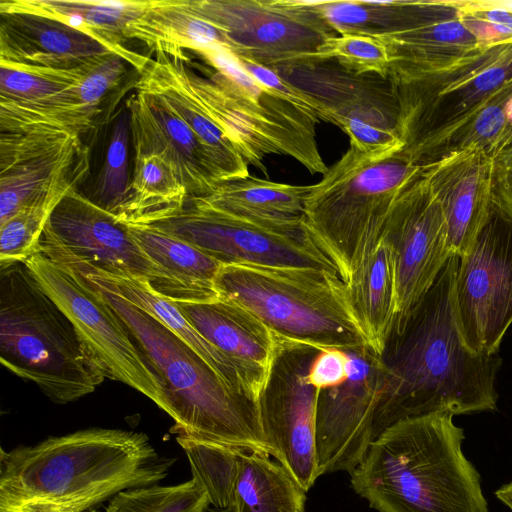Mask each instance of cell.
I'll list each match as a JSON object with an SVG mask.
<instances>
[{
  "instance_id": "40",
  "label": "cell",
  "mask_w": 512,
  "mask_h": 512,
  "mask_svg": "<svg viewBox=\"0 0 512 512\" xmlns=\"http://www.w3.org/2000/svg\"><path fill=\"white\" fill-rule=\"evenodd\" d=\"M334 61L346 71L389 78L391 60L384 42L377 37L340 34L325 40L314 55V62Z\"/></svg>"
},
{
  "instance_id": "18",
  "label": "cell",
  "mask_w": 512,
  "mask_h": 512,
  "mask_svg": "<svg viewBox=\"0 0 512 512\" xmlns=\"http://www.w3.org/2000/svg\"><path fill=\"white\" fill-rule=\"evenodd\" d=\"M380 239L391 255L396 291L395 326L432 287L451 255L446 222L428 177V165L393 206Z\"/></svg>"
},
{
  "instance_id": "10",
  "label": "cell",
  "mask_w": 512,
  "mask_h": 512,
  "mask_svg": "<svg viewBox=\"0 0 512 512\" xmlns=\"http://www.w3.org/2000/svg\"><path fill=\"white\" fill-rule=\"evenodd\" d=\"M218 27L230 52L276 70L314 62L320 45L338 35L306 0H187Z\"/></svg>"
},
{
  "instance_id": "36",
  "label": "cell",
  "mask_w": 512,
  "mask_h": 512,
  "mask_svg": "<svg viewBox=\"0 0 512 512\" xmlns=\"http://www.w3.org/2000/svg\"><path fill=\"white\" fill-rule=\"evenodd\" d=\"M187 455L192 478L206 491L210 505L230 509L238 470L236 447L177 435Z\"/></svg>"
},
{
  "instance_id": "32",
  "label": "cell",
  "mask_w": 512,
  "mask_h": 512,
  "mask_svg": "<svg viewBox=\"0 0 512 512\" xmlns=\"http://www.w3.org/2000/svg\"><path fill=\"white\" fill-rule=\"evenodd\" d=\"M127 39H138L154 52L185 54L211 45L226 46L222 31L194 13L187 0H149L127 27Z\"/></svg>"
},
{
  "instance_id": "38",
  "label": "cell",
  "mask_w": 512,
  "mask_h": 512,
  "mask_svg": "<svg viewBox=\"0 0 512 512\" xmlns=\"http://www.w3.org/2000/svg\"><path fill=\"white\" fill-rule=\"evenodd\" d=\"M88 64L57 69L0 61V101L35 102L55 96L74 86Z\"/></svg>"
},
{
  "instance_id": "8",
  "label": "cell",
  "mask_w": 512,
  "mask_h": 512,
  "mask_svg": "<svg viewBox=\"0 0 512 512\" xmlns=\"http://www.w3.org/2000/svg\"><path fill=\"white\" fill-rule=\"evenodd\" d=\"M0 270L1 364L56 404L94 392L106 376L68 316L24 263Z\"/></svg>"
},
{
  "instance_id": "15",
  "label": "cell",
  "mask_w": 512,
  "mask_h": 512,
  "mask_svg": "<svg viewBox=\"0 0 512 512\" xmlns=\"http://www.w3.org/2000/svg\"><path fill=\"white\" fill-rule=\"evenodd\" d=\"M90 174V147L58 130L0 133V224L19 210L52 208Z\"/></svg>"
},
{
  "instance_id": "44",
  "label": "cell",
  "mask_w": 512,
  "mask_h": 512,
  "mask_svg": "<svg viewBox=\"0 0 512 512\" xmlns=\"http://www.w3.org/2000/svg\"><path fill=\"white\" fill-rule=\"evenodd\" d=\"M491 204L512 222V143L493 158Z\"/></svg>"
},
{
  "instance_id": "29",
  "label": "cell",
  "mask_w": 512,
  "mask_h": 512,
  "mask_svg": "<svg viewBox=\"0 0 512 512\" xmlns=\"http://www.w3.org/2000/svg\"><path fill=\"white\" fill-rule=\"evenodd\" d=\"M313 185H291L248 176L222 183L203 196L214 206L280 229L305 228V204Z\"/></svg>"
},
{
  "instance_id": "6",
  "label": "cell",
  "mask_w": 512,
  "mask_h": 512,
  "mask_svg": "<svg viewBox=\"0 0 512 512\" xmlns=\"http://www.w3.org/2000/svg\"><path fill=\"white\" fill-rule=\"evenodd\" d=\"M405 139L364 154L349 149L313 184L305 204V226L347 283L378 243L397 200L425 172Z\"/></svg>"
},
{
  "instance_id": "5",
  "label": "cell",
  "mask_w": 512,
  "mask_h": 512,
  "mask_svg": "<svg viewBox=\"0 0 512 512\" xmlns=\"http://www.w3.org/2000/svg\"><path fill=\"white\" fill-rule=\"evenodd\" d=\"M168 55L187 89L248 165L267 176L265 156L280 154L311 174L328 171L316 140L320 120L257 82L227 48L212 45L198 51L210 68L207 77L191 68L185 54Z\"/></svg>"
},
{
  "instance_id": "11",
  "label": "cell",
  "mask_w": 512,
  "mask_h": 512,
  "mask_svg": "<svg viewBox=\"0 0 512 512\" xmlns=\"http://www.w3.org/2000/svg\"><path fill=\"white\" fill-rule=\"evenodd\" d=\"M152 225L190 243L222 265L311 267L338 273L307 228H276L218 208L203 196H189L179 211Z\"/></svg>"
},
{
  "instance_id": "19",
  "label": "cell",
  "mask_w": 512,
  "mask_h": 512,
  "mask_svg": "<svg viewBox=\"0 0 512 512\" xmlns=\"http://www.w3.org/2000/svg\"><path fill=\"white\" fill-rule=\"evenodd\" d=\"M346 352L348 378L318 393L315 448L319 476L352 473L373 442V420L385 385L383 357L371 347Z\"/></svg>"
},
{
  "instance_id": "26",
  "label": "cell",
  "mask_w": 512,
  "mask_h": 512,
  "mask_svg": "<svg viewBox=\"0 0 512 512\" xmlns=\"http://www.w3.org/2000/svg\"><path fill=\"white\" fill-rule=\"evenodd\" d=\"M136 91L159 97L196 134L228 181L248 177V164L225 133L206 115L177 74L167 53L154 52L137 73Z\"/></svg>"
},
{
  "instance_id": "2",
  "label": "cell",
  "mask_w": 512,
  "mask_h": 512,
  "mask_svg": "<svg viewBox=\"0 0 512 512\" xmlns=\"http://www.w3.org/2000/svg\"><path fill=\"white\" fill-rule=\"evenodd\" d=\"M175 461L145 433L98 427L2 449L0 512H97L123 490L158 484Z\"/></svg>"
},
{
  "instance_id": "12",
  "label": "cell",
  "mask_w": 512,
  "mask_h": 512,
  "mask_svg": "<svg viewBox=\"0 0 512 512\" xmlns=\"http://www.w3.org/2000/svg\"><path fill=\"white\" fill-rule=\"evenodd\" d=\"M24 264L71 320L106 378L136 389L167 413L161 379L123 321L101 296L40 252Z\"/></svg>"
},
{
  "instance_id": "33",
  "label": "cell",
  "mask_w": 512,
  "mask_h": 512,
  "mask_svg": "<svg viewBox=\"0 0 512 512\" xmlns=\"http://www.w3.org/2000/svg\"><path fill=\"white\" fill-rule=\"evenodd\" d=\"M233 512H305L306 491L270 455L237 449Z\"/></svg>"
},
{
  "instance_id": "17",
  "label": "cell",
  "mask_w": 512,
  "mask_h": 512,
  "mask_svg": "<svg viewBox=\"0 0 512 512\" xmlns=\"http://www.w3.org/2000/svg\"><path fill=\"white\" fill-rule=\"evenodd\" d=\"M40 244L100 269L148 282L158 295L181 302L175 282L140 249L128 226L79 190L66 195L53 210Z\"/></svg>"
},
{
  "instance_id": "27",
  "label": "cell",
  "mask_w": 512,
  "mask_h": 512,
  "mask_svg": "<svg viewBox=\"0 0 512 512\" xmlns=\"http://www.w3.org/2000/svg\"><path fill=\"white\" fill-rule=\"evenodd\" d=\"M6 5L56 19L105 43L139 73L149 57L129 49L128 25L148 7L149 0H2Z\"/></svg>"
},
{
  "instance_id": "41",
  "label": "cell",
  "mask_w": 512,
  "mask_h": 512,
  "mask_svg": "<svg viewBox=\"0 0 512 512\" xmlns=\"http://www.w3.org/2000/svg\"><path fill=\"white\" fill-rule=\"evenodd\" d=\"M54 208L25 207L0 224V269L25 263L39 253L40 240Z\"/></svg>"
},
{
  "instance_id": "20",
  "label": "cell",
  "mask_w": 512,
  "mask_h": 512,
  "mask_svg": "<svg viewBox=\"0 0 512 512\" xmlns=\"http://www.w3.org/2000/svg\"><path fill=\"white\" fill-rule=\"evenodd\" d=\"M175 303L192 326L237 367L260 403L283 341L253 313L231 301Z\"/></svg>"
},
{
  "instance_id": "3",
  "label": "cell",
  "mask_w": 512,
  "mask_h": 512,
  "mask_svg": "<svg viewBox=\"0 0 512 512\" xmlns=\"http://www.w3.org/2000/svg\"><path fill=\"white\" fill-rule=\"evenodd\" d=\"M464 438L449 413L402 419L370 444L351 486L378 512H489Z\"/></svg>"
},
{
  "instance_id": "21",
  "label": "cell",
  "mask_w": 512,
  "mask_h": 512,
  "mask_svg": "<svg viewBox=\"0 0 512 512\" xmlns=\"http://www.w3.org/2000/svg\"><path fill=\"white\" fill-rule=\"evenodd\" d=\"M493 157L479 146L453 151L428 165L451 254L464 255L490 214Z\"/></svg>"
},
{
  "instance_id": "42",
  "label": "cell",
  "mask_w": 512,
  "mask_h": 512,
  "mask_svg": "<svg viewBox=\"0 0 512 512\" xmlns=\"http://www.w3.org/2000/svg\"><path fill=\"white\" fill-rule=\"evenodd\" d=\"M464 24L481 45L512 39V12L499 1H458Z\"/></svg>"
},
{
  "instance_id": "16",
  "label": "cell",
  "mask_w": 512,
  "mask_h": 512,
  "mask_svg": "<svg viewBox=\"0 0 512 512\" xmlns=\"http://www.w3.org/2000/svg\"><path fill=\"white\" fill-rule=\"evenodd\" d=\"M319 350L283 341L261 397L260 418L271 456L307 492L319 477L315 419L319 390L307 381Z\"/></svg>"
},
{
  "instance_id": "46",
  "label": "cell",
  "mask_w": 512,
  "mask_h": 512,
  "mask_svg": "<svg viewBox=\"0 0 512 512\" xmlns=\"http://www.w3.org/2000/svg\"><path fill=\"white\" fill-rule=\"evenodd\" d=\"M205 512H233L231 509L208 508Z\"/></svg>"
},
{
  "instance_id": "4",
  "label": "cell",
  "mask_w": 512,
  "mask_h": 512,
  "mask_svg": "<svg viewBox=\"0 0 512 512\" xmlns=\"http://www.w3.org/2000/svg\"><path fill=\"white\" fill-rule=\"evenodd\" d=\"M65 270L101 296L150 361L164 385L167 414L175 422L174 433L271 456L258 403L230 389L196 352L155 317Z\"/></svg>"
},
{
  "instance_id": "34",
  "label": "cell",
  "mask_w": 512,
  "mask_h": 512,
  "mask_svg": "<svg viewBox=\"0 0 512 512\" xmlns=\"http://www.w3.org/2000/svg\"><path fill=\"white\" fill-rule=\"evenodd\" d=\"M102 112L78 104L71 87L35 102L0 101V133L42 129L81 136L96 127Z\"/></svg>"
},
{
  "instance_id": "39",
  "label": "cell",
  "mask_w": 512,
  "mask_h": 512,
  "mask_svg": "<svg viewBox=\"0 0 512 512\" xmlns=\"http://www.w3.org/2000/svg\"><path fill=\"white\" fill-rule=\"evenodd\" d=\"M210 502L194 479L176 485H149L117 493L105 512H205Z\"/></svg>"
},
{
  "instance_id": "28",
  "label": "cell",
  "mask_w": 512,
  "mask_h": 512,
  "mask_svg": "<svg viewBox=\"0 0 512 512\" xmlns=\"http://www.w3.org/2000/svg\"><path fill=\"white\" fill-rule=\"evenodd\" d=\"M126 196L113 215L127 226L159 222L185 204L189 193L176 165L162 152L133 148Z\"/></svg>"
},
{
  "instance_id": "35",
  "label": "cell",
  "mask_w": 512,
  "mask_h": 512,
  "mask_svg": "<svg viewBox=\"0 0 512 512\" xmlns=\"http://www.w3.org/2000/svg\"><path fill=\"white\" fill-rule=\"evenodd\" d=\"M334 31L379 37L410 25L417 1H312Z\"/></svg>"
},
{
  "instance_id": "13",
  "label": "cell",
  "mask_w": 512,
  "mask_h": 512,
  "mask_svg": "<svg viewBox=\"0 0 512 512\" xmlns=\"http://www.w3.org/2000/svg\"><path fill=\"white\" fill-rule=\"evenodd\" d=\"M274 71L315 100L322 121L341 128L351 148L373 154L401 141L400 105L389 78L356 75L334 61L299 63Z\"/></svg>"
},
{
  "instance_id": "43",
  "label": "cell",
  "mask_w": 512,
  "mask_h": 512,
  "mask_svg": "<svg viewBox=\"0 0 512 512\" xmlns=\"http://www.w3.org/2000/svg\"><path fill=\"white\" fill-rule=\"evenodd\" d=\"M349 376V356L336 348L319 350L312 360L307 381L316 389L324 390L342 384Z\"/></svg>"
},
{
  "instance_id": "14",
  "label": "cell",
  "mask_w": 512,
  "mask_h": 512,
  "mask_svg": "<svg viewBox=\"0 0 512 512\" xmlns=\"http://www.w3.org/2000/svg\"><path fill=\"white\" fill-rule=\"evenodd\" d=\"M454 304L466 346L476 354H497L512 324V222L493 207L459 257Z\"/></svg>"
},
{
  "instance_id": "7",
  "label": "cell",
  "mask_w": 512,
  "mask_h": 512,
  "mask_svg": "<svg viewBox=\"0 0 512 512\" xmlns=\"http://www.w3.org/2000/svg\"><path fill=\"white\" fill-rule=\"evenodd\" d=\"M215 287L219 298L253 313L282 341L317 350L371 347L337 272L311 267L222 265Z\"/></svg>"
},
{
  "instance_id": "37",
  "label": "cell",
  "mask_w": 512,
  "mask_h": 512,
  "mask_svg": "<svg viewBox=\"0 0 512 512\" xmlns=\"http://www.w3.org/2000/svg\"><path fill=\"white\" fill-rule=\"evenodd\" d=\"M112 121L105 144L103 162L95 180L93 193L88 198L114 215L126 196L131 177L129 174L131 124L127 108L119 111Z\"/></svg>"
},
{
  "instance_id": "22",
  "label": "cell",
  "mask_w": 512,
  "mask_h": 512,
  "mask_svg": "<svg viewBox=\"0 0 512 512\" xmlns=\"http://www.w3.org/2000/svg\"><path fill=\"white\" fill-rule=\"evenodd\" d=\"M377 38L388 49L393 78L439 71L481 45L464 24L458 1H418L407 29Z\"/></svg>"
},
{
  "instance_id": "31",
  "label": "cell",
  "mask_w": 512,
  "mask_h": 512,
  "mask_svg": "<svg viewBox=\"0 0 512 512\" xmlns=\"http://www.w3.org/2000/svg\"><path fill=\"white\" fill-rule=\"evenodd\" d=\"M346 286L370 346L383 357L396 318V291L390 251L382 239L364 256Z\"/></svg>"
},
{
  "instance_id": "23",
  "label": "cell",
  "mask_w": 512,
  "mask_h": 512,
  "mask_svg": "<svg viewBox=\"0 0 512 512\" xmlns=\"http://www.w3.org/2000/svg\"><path fill=\"white\" fill-rule=\"evenodd\" d=\"M126 108L132 148L164 153L180 171L189 196H208L228 181L196 134L159 97L136 91Z\"/></svg>"
},
{
  "instance_id": "9",
  "label": "cell",
  "mask_w": 512,
  "mask_h": 512,
  "mask_svg": "<svg viewBox=\"0 0 512 512\" xmlns=\"http://www.w3.org/2000/svg\"><path fill=\"white\" fill-rule=\"evenodd\" d=\"M389 79L400 105V132L429 165L480 112L505 114L512 98V39L480 45L436 72Z\"/></svg>"
},
{
  "instance_id": "30",
  "label": "cell",
  "mask_w": 512,
  "mask_h": 512,
  "mask_svg": "<svg viewBox=\"0 0 512 512\" xmlns=\"http://www.w3.org/2000/svg\"><path fill=\"white\" fill-rule=\"evenodd\" d=\"M140 249L177 285L181 302L209 303L219 299L215 278L222 264L190 243L153 225L128 226Z\"/></svg>"
},
{
  "instance_id": "45",
  "label": "cell",
  "mask_w": 512,
  "mask_h": 512,
  "mask_svg": "<svg viewBox=\"0 0 512 512\" xmlns=\"http://www.w3.org/2000/svg\"><path fill=\"white\" fill-rule=\"evenodd\" d=\"M495 496L512 510V481L500 486L495 491Z\"/></svg>"
},
{
  "instance_id": "24",
  "label": "cell",
  "mask_w": 512,
  "mask_h": 512,
  "mask_svg": "<svg viewBox=\"0 0 512 512\" xmlns=\"http://www.w3.org/2000/svg\"><path fill=\"white\" fill-rule=\"evenodd\" d=\"M40 253L94 287L113 293L155 317L196 352L230 389L259 404L237 367L192 326L175 302L155 293L148 282L100 269L46 245H40Z\"/></svg>"
},
{
  "instance_id": "25",
  "label": "cell",
  "mask_w": 512,
  "mask_h": 512,
  "mask_svg": "<svg viewBox=\"0 0 512 512\" xmlns=\"http://www.w3.org/2000/svg\"><path fill=\"white\" fill-rule=\"evenodd\" d=\"M112 53L118 54L81 30L0 2V61L74 69Z\"/></svg>"
},
{
  "instance_id": "1",
  "label": "cell",
  "mask_w": 512,
  "mask_h": 512,
  "mask_svg": "<svg viewBox=\"0 0 512 512\" xmlns=\"http://www.w3.org/2000/svg\"><path fill=\"white\" fill-rule=\"evenodd\" d=\"M458 264L459 256L451 254L432 287L393 327L383 355L385 385L373 420V441L402 419L497 408L501 359L476 354L463 340L454 304Z\"/></svg>"
}]
</instances>
